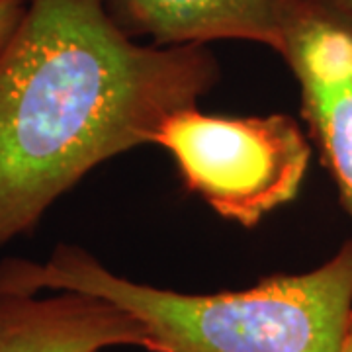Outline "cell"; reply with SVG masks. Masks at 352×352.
Masks as SVG:
<instances>
[{
  "label": "cell",
  "mask_w": 352,
  "mask_h": 352,
  "mask_svg": "<svg viewBox=\"0 0 352 352\" xmlns=\"http://www.w3.org/2000/svg\"><path fill=\"white\" fill-rule=\"evenodd\" d=\"M217 80L208 45H141L110 0H28L0 50V249Z\"/></svg>",
  "instance_id": "6da1fadb"
},
{
  "label": "cell",
  "mask_w": 352,
  "mask_h": 352,
  "mask_svg": "<svg viewBox=\"0 0 352 352\" xmlns=\"http://www.w3.org/2000/svg\"><path fill=\"white\" fill-rule=\"evenodd\" d=\"M0 280L25 292H78L135 317L163 352H344L352 321V237L323 264L237 292L188 294L116 274L82 247L45 263L0 261Z\"/></svg>",
  "instance_id": "7a4b0ae2"
},
{
  "label": "cell",
  "mask_w": 352,
  "mask_h": 352,
  "mask_svg": "<svg viewBox=\"0 0 352 352\" xmlns=\"http://www.w3.org/2000/svg\"><path fill=\"white\" fill-rule=\"evenodd\" d=\"M153 145L170 153L190 192L243 227L294 200L311 159L302 127L284 113L227 118L188 108L164 120Z\"/></svg>",
  "instance_id": "3957f363"
},
{
  "label": "cell",
  "mask_w": 352,
  "mask_h": 352,
  "mask_svg": "<svg viewBox=\"0 0 352 352\" xmlns=\"http://www.w3.org/2000/svg\"><path fill=\"white\" fill-rule=\"evenodd\" d=\"M278 55L352 217V18L317 0H284Z\"/></svg>",
  "instance_id": "277c9868"
},
{
  "label": "cell",
  "mask_w": 352,
  "mask_h": 352,
  "mask_svg": "<svg viewBox=\"0 0 352 352\" xmlns=\"http://www.w3.org/2000/svg\"><path fill=\"white\" fill-rule=\"evenodd\" d=\"M163 352L113 303L78 292H25L0 282V352Z\"/></svg>",
  "instance_id": "5b68a950"
},
{
  "label": "cell",
  "mask_w": 352,
  "mask_h": 352,
  "mask_svg": "<svg viewBox=\"0 0 352 352\" xmlns=\"http://www.w3.org/2000/svg\"><path fill=\"white\" fill-rule=\"evenodd\" d=\"M116 6L120 22L155 45L237 39L280 50L284 0H116Z\"/></svg>",
  "instance_id": "8992f818"
},
{
  "label": "cell",
  "mask_w": 352,
  "mask_h": 352,
  "mask_svg": "<svg viewBox=\"0 0 352 352\" xmlns=\"http://www.w3.org/2000/svg\"><path fill=\"white\" fill-rule=\"evenodd\" d=\"M28 0H0V50L12 38L18 24L22 22Z\"/></svg>",
  "instance_id": "52a82bcc"
},
{
  "label": "cell",
  "mask_w": 352,
  "mask_h": 352,
  "mask_svg": "<svg viewBox=\"0 0 352 352\" xmlns=\"http://www.w3.org/2000/svg\"><path fill=\"white\" fill-rule=\"evenodd\" d=\"M317 2L331 6V8H335V10H339V12L346 14L349 18H352V0H317Z\"/></svg>",
  "instance_id": "ba28073f"
}]
</instances>
